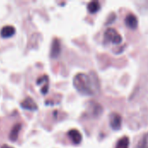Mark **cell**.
<instances>
[{
  "instance_id": "6da1fadb",
  "label": "cell",
  "mask_w": 148,
  "mask_h": 148,
  "mask_svg": "<svg viewBox=\"0 0 148 148\" xmlns=\"http://www.w3.org/2000/svg\"><path fill=\"white\" fill-rule=\"evenodd\" d=\"M96 77L90 76L84 73H78L73 79L75 89L83 95H93L99 88L98 82H95Z\"/></svg>"
},
{
  "instance_id": "7a4b0ae2",
  "label": "cell",
  "mask_w": 148,
  "mask_h": 148,
  "mask_svg": "<svg viewBox=\"0 0 148 148\" xmlns=\"http://www.w3.org/2000/svg\"><path fill=\"white\" fill-rule=\"evenodd\" d=\"M104 39L106 42H111L115 44H120L122 42V36L121 34L113 28L107 29L104 34Z\"/></svg>"
},
{
  "instance_id": "3957f363",
  "label": "cell",
  "mask_w": 148,
  "mask_h": 148,
  "mask_svg": "<svg viewBox=\"0 0 148 148\" xmlns=\"http://www.w3.org/2000/svg\"><path fill=\"white\" fill-rule=\"evenodd\" d=\"M109 124L113 130L118 131L121 128L122 118L118 113H111L109 114Z\"/></svg>"
},
{
  "instance_id": "277c9868",
  "label": "cell",
  "mask_w": 148,
  "mask_h": 148,
  "mask_svg": "<svg viewBox=\"0 0 148 148\" xmlns=\"http://www.w3.org/2000/svg\"><path fill=\"white\" fill-rule=\"evenodd\" d=\"M68 136L69 137V139L71 140V141L75 144V145H78L82 142V135L80 133V131L76 130V129H72L69 130L68 133Z\"/></svg>"
},
{
  "instance_id": "5b68a950",
  "label": "cell",
  "mask_w": 148,
  "mask_h": 148,
  "mask_svg": "<svg viewBox=\"0 0 148 148\" xmlns=\"http://www.w3.org/2000/svg\"><path fill=\"white\" fill-rule=\"evenodd\" d=\"M125 23H126V25H127L128 28H130V29H134L137 28L138 23H139L138 18H137V16H136L135 15H134V14H128V15H127V16L125 17Z\"/></svg>"
},
{
  "instance_id": "8992f818",
  "label": "cell",
  "mask_w": 148,
  "mask_h": 148,
  "mask_svg": "<svg viewBox=\"0 0 148 148\" xmlns=\"http://www.w3.org/2000/svg\"><path fill=\"white\" fill-rule=\"evenodd\" d=\"M21 107L24 109L27 110H31V111H35L37 109V105L36 103L34 101V100L30 97H27L25 98L22 102H21Z\"/></svg>"
},
{
  "instance_id": "52a82bcc",
  "label": "cell",
  "mask_w": 148,
  "mask_h": 148,
  "mask_svg": "<svg viewBox=\"0 0 148 148\" xmlns=\"http://www.w3.org/2000/svg\"><path fill=\"white\" fill-rule=\"evenodd\" d=\"M61 53V43L60 41L57 38H55L53 40L52 45H51V51L50 55L52 57H57Z\"/></svg>"
},
{
  "instance_id": "ba28073f",
  "label": "cell",
  "mask_w": 148,
  "mask_h": 148,
  "mask_svg": "<svg viewBox=\"0 0 148 148\" xmlns=\"http://www.w3.org/2000/svg\"><path fill=\"white\" fill-rule=\"evenodd\" d=\"M16 32V29L14 26H11V25H6V26H3L0 31V35L2 37H10L12 36Z\"/></svg>"
},
{
  "instance_id": "9c48e42d",
  "label": "cell",
  "mask_w": 148,
  "mask_h": 148,
  "mask_svg": "<svg viewBox=\"0 0 148 148\" xmlns=\"http://www.w3.org/2000/svg\"><path fill=\"white\" fill-rule=\"evenodd\" d=\"M21 128H22V125L20 123L15 124V126L11 128L10 133V135H9V138H10V140L11 141H16V140Z\"/></svg>"
},
{
  "instance_id": "30bf717a",
  "label": "cell",
  "mask_w": 148,
  "mask_h": 148,
  "mask_svg": "<svg viewBox=\"0 0 148 148\" xmlns=\"http://www.w3.org/2000/svg\"><path fill=\"white\" fill-rule=\"evenodd\" d=\"M37 84L40 85V84H42L43 86L41 88V91L43 95L47 94L48 92V89H49V78L47 75H43L42 77H40L38 80H37Z\"/></svg>"
},
{
  "instance_id": "8fae6325",
  "label": "cell",
  "mask_w": 148,
  "mask_h": 148,
  "mask_svg": "<svg viewBox=\"0 0 148 148\" xmlns=\"http://www.w3.org/2000/svg\"><path fill=\"white\" fill-rule=\"evenodd\" d=\"M100 9H101V5L98 1H91L88 4V10L92 14L96 13L97 11H99Z\"/></svg>"
},
{
  "instance_id": "7c38bea8",
  "label": "cell",
  "mask_w": 148,
  "mask_h": 148,
  "mask_svg": "<svg viewBox=\"0 0 148 148\" xmlns=\"http://www.w3.org/2000/svg\"><path fill=\"white\" fill-rule=\"evenodd\" d=\"M129 144H130L129 138L123 137L117 142L115 148H129Z\"/></svg>"
},
{
  "instance_id": "4fadbf2b",
  "label": "cell",
  "mask_w": 148,
  "mask_h": 148,
  "mask_svg": "<svg viewBox=\"0 0 148 148\" xmlns=\"http://www.w3.org/2000/svg\"><path fill=\"white\" fill-rule=\"evenodd\" d=\"M135 148H148V140L147 137L143 138L142 140H140L138 145Z\"/></svg>"
},
{
  "instance_id": "5bb4252c",
  "label": "cell",
  "mask_w": 148,
  "mask_h": 148,
  "mask_svg": "<svg viewBox=\"0 0 148 148\" xmlns=\"http://www.w3.org/2000/svg\"><path fill=\"white\" fill-rule=\"evenodd\" d=\"M1 148H13V147H10V146H8V145H3Z\"/></svg>"
}]
</instances>
